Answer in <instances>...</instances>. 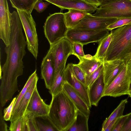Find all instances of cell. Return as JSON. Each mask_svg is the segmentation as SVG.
<instances>
[{"label":"cell","instance_id":"24","mask_svg":"<svg viewBox=\"0 0 131 131\" xmlns=\"http://www.w3.org/2000/svg\"><path fill=\"white\" fill-rule=\"evenodd\" d=\"M12 6L17 10L31 13L38 0H9Z\"/></svg>","mask_w":131,"mask_h":131},{"label":"cell","instance_id":"36","mask_svg":"<svg viewBox=\"0 0 131 131\" xmlns=\"http://www.w3.org/2000/svg\"><path fill=\"white\" fill-rule=\"evenodd\" d=\"M128 115L129 114L123 115L119 117L116 121L112 131H121Z\"/></svg>","mask_w":131,"mask_h":131},{"label":"cell","instance_id":"15","mask_svg":"<svg viewBox=\"0 0 131 131\" xmlns=\"http://www.w3.org/2000/svg\"><path fill=\"white\" fill-rule=\"evenodd\" d=\"M56 74L52 54L48 50L43 58L41 66V78L43 79L46 88L49 90L53 83Z\"/></svg>","mask_w":131,"mask_h":131},{"label":"cell","instance_id":"9","mask_svg":"<svg viewBox=\"0 0 131 131\" xmlns=\"http://www.w3.org/2000/svg\"><path fill=\"white\" fill-rule=\"evenodd\" d=\"M53 58L56 72L68 58L72 54V43L66 37L50 45L49 50Z\"/></svg>","mask_w":131,"mask_h":131},{"label":"cell","instance_id":"30","mask_svg":"<svg viewBox=\"0 0 131 131\" xmlns=\"http://www.w3.org/2000/svg\"><path fill=\"white\" fill-rule=\"evenodd\" d=\"M9 130L10 131H26L24 115L11 122Z\"/></svg>","mask_w":131,"mask_h":131},{"label":"cell","instance_id":"39","mask_svg":"<svg viewBox=\"0 0 131 131\" xmlns=\"http://www.w3.org/2000/svg\"><path fill=\"white\" fill-rule=\"evenodd\" d=\"M3 107L0 106V131H7V127L6 124L4 121L3 116L2 115V110Z\"/></svg>","mask_w":131,"mask_h":131},{"label":"cell","instance_id":"3","mask_svg":"<svg viewBox=\"0 0 131 131\" xmlns=\"http://www.w3.org/2000/svg\"><path fill=\"white\" fill-rule=\"evenodd\" d=\"M111 31L112 38L103 62L119 59L126 62L131 57V24Z\"/></svg>","mask_w":131,"mask_h":131},{"label":"cell","instance_id":"40","mask_svg":"<svg viewBox=\"0 0 131 131\" xmlns=\"http://www.w3.org/2000/svg\"><path fill=\"white\" fill-rule=\"evenodd\" d=\"M119 118L115 119L111 121L105 128L104 131H112L116 121Z\"/></svg>","mask_w":131,"mask_h":131},{"label":"cell","instance_id":"32","mask_svg":"<svg viewBox=\"0 0 131 131\" xmlns=\"http://www.w3.org/2000/svg\"><path fill=\"white\" fill-rule=\"evenodd\" d=\"M131 24V17H124L118 19L108 26L107 29L111 31L117 28Z\"/></svg>","mask_w":131,"mask_h":131},{"label":"cell","instance_id":"23","mask_svg":"<svg viewBox=\"0 0 131 131\" xmlns=\"http://www.w3.org/2000/svg\"><path fill=\"white\" fill-rule=\"evenodd\" d=\"M128 102L126 99L122 100L119 104L110 115L104 121L102 126V131H104L109 123L114 119L122 116L126 104Z\"/></svg>","mask_w":131,"mask_h":131},{"label":"cell","instance_id":"28","mask_svg":"<svg viewBox=\"0 0 131 131\" xmlns=\"http://www.w3.org/2000/svg\"><path fill=\"white\" fill-rule=\"evenodd\" d=\"M37 75V70L36 69L34 71L29 77L23 89L16 98L12 115L15 112L21 99L26 93L30 85Z\"/></svg>","mask_w":131,"mask_h":131},{"label":"cell","instance_id":"17","mask_svg":"<svg viewBox=\"0 0 131 131\" xmlns=\"http://www.w3.org/2000/svg\"><path fill=\"white\" fill-rule=\"evenodd\" d=\"M63 90L74 103L79 112L89 118L90 108L80 95L66 81L63 85Z\"/></svg>","mask_w":131,"mask_h":131},{"label":"cell","instance_id":"2","mask_svg":"<svg viewBox=\"0 0 131 131\" xmlns=\"http://www.w3.org/2000/svg\"><path fill=\"white\" fill-rule=\"evenodd\" d=\"M48 117L59 131H68L76 120L78 111L63 91L52 97Z\"/></svg>","mask_w":131,"mask_h":131},{"label":"cell","instance_id":"21","mask_svg":"<svg viewBox=\"0 0 131 131\" xmlns=\"http://www.w3.org/2000/svg\"><path fill=\"white\" fill-rule=\"evenodd\" d=\"M66 62L64 63L56 72L53 83L49 89V92L53 97L62 91L66 81L65 69Z\"/></svg>","mask_w":131,"mask_h":131},{"label":"cell","instance_id":"6","mask_svg":"<svg viewBox=\"0 0 131 131\" xmlns=\"http://www.w3.org/2000/svg\"><path fill=\"white\" fill-rule=\"evenodd\" d=\"M17 10L25 33L27 49L37 59L38 52V40L36 23L31 13L24 10Z\"/></svg>","mask_w":131,"mask_h":131},{"label":"cell","instance_id":"37","mask_svg":"<svg viewBox=\"0 0 131 131\" xmlns=\"http://www.w3.org/2000/svg\"><path fill=\"white\" fill-rule=\"evenodd\" d=\"M50 3L47 1V2H44L42 1V0H38L35 4L34 9L39 13H42L47 7Z\"/></svg>","mask_w":131,"mask_h":131},{"label":"cell","instance_id":"5","mask_svg":"<svg viewBox=\"0 0 131 131\" xmlns=\"http://www.w3.org/2000/svg\"><path fill=\"white\" fill-rule=\"evenodd\" d=\"M131 83V66L126 63L113 81L105 89L103 97H117L128 95Z\"/></svg>","mask_w":131,"mask_h":131},{"label":"cell","instance_id":"25","mask_svg":"<svg viewBox=\"0 0 131 131\" xmlns=\"http://www.w3.org/2000/svg\"><path fill=\"white\" fill-rule=\"evenodd\" d=\"M112 33L111 32L100 42L96 53L94 55L99 59L103 60L112 38Z\"/></svg>","mask_w":131,"mask_h":131},{"label":"cell","instance_id":"47","mask_svg":"<svg viewBox=\"0 0 131 131\" xmlns=\"http://www.w3.org/2000/svg\"></svg>","mask_w":131,"mask_h":131},{"label":"cell","instance_id":"34","mask_svg":"<svg viewBox=\"0 0 131 131\" xmlns=\"http://www.w3.org/2000/svg\"><path fill=\"white\" fill-rule=\"evenodd\" d=\"M72 68L74 74L77 78L86 85V75L84 72L77 64L73 63Z\"/></svg>","mask_w":131,"mask_h":131},{"label":"cell","instance_id":"46","mask_svg":"<svg viewBox=\"0 0 131 131\" xmlns=\"http://www.w3.org/2000/svg\"><path fill=\"white\" fill-rule=\"evenodd\" d=\"M131 2V0H129Z\"/></svg>","mask_w":131,"mask_h":131},{"label":"cell","instance_id":"7","mask_svg":"<svg viewBox=\"0 0 131 131\" xmlns=\"http://www.w3.org/2000/svg\"><path fill=\"white\" fill-rule=\"evenodd\" d=\"M92 15L118 19L131 17V2L129 0H118L100 6Z\"/></svg>","mask_w":131,"mask_h":131},{"label":"cell","instance_id":"11","mask_svg":"<svg viewBox=\"0 0 131 131\" xmlns=\"http://www.w3.org/2000/svg\"><path fill=\"white\" fill-rule=\"evenodd\" d=\"M10 14L7 0H0V38L6 46L9 43Z\"/></svg>","mask_w":131,"mask_h":131},{"label":"cell","instance_id":"16","mask_svg":"<svg viewBox=\"0 0 131 131\" xmlns=\"http://www.w3.org/2000/svg\"><path fill=\"white\" fill-rule=\"evenodd\" d=\"M126 63L124 61L119 59L103 62L105 89L119 73Z\"/></svg>","mask_w":131,"mask_h":131},{"label":"cell","instance_id":"13","mask_svg":"<svg viewBox=\"0 0 131 131\" xmlns=\"http://www.w3.org/2000/svg\"><path fill=\"white\" fill-rule=\"evenodd\" d=\"M60 8L80 10L91 14L97 9L96 6L81 0H45Z\"/></svg>","mask_w":131,"mask_h":131},{"label":"cell","instance_id":"12","mask_svg":"<svg viewBox=\"0 0 131 131\" xmlns=\"http://www.w3.org/2000/svg\"><path fill=\"white\" fill-rule=\"evenodd\" d=\"M72 63H68L65 69L66 81L80 95L88 106L91 107L88 93V88L75 77L72 68Z\"/></svg>","mask_w":131,"mask_h":131},{"label":"cell","instance_id":"27","mask_svg":"<svg viewBox=\"0 0 131 131\" xmlns=\"http://www.w3.org/2000/svg\"><path fill=\"white\" fill-rule=\"evenodd\" d=\"M35 119L39 131H58L48 115L36 117Z\"/></svg>","mask_w":131,"mask_h":131},{"label":"cell","instance_id":"1","mask_svg":"<svg viewBox=\"0 0 131 131\" xmlns=\"http://www.w3.org/2000/svg\"><path fill=\"white\" fill-rule=\"evenodd\" d=\"M10 14L9 43L5 46L6 59L1 69L0 101L4 103L11 100L18 90L17 78L23 74V59L26 53V40L18 13L14 11Z\"/></svg>","mask_w":131,"mask_h":131},{"label":"cell","instance_id":"14","mask_svg":"<svg viewBox=\"0 0 131 131\" xmlns=\"http://www.w3.org/2000/svg\"><path fill=\"white\" fill-rule=\"evenodd\" d=\"M50 107V104H47L42 99L37 87L32 93L25 113H30L35 117L48 115Z\"/></svg>","mask_w":131,"mask_h":131},{"label":"cell","instance_id":"10","mask_svg":"<svg viewBox=\"0 0 131 131\" xmlns=\"http://www.w3.org/2000/svg\"><path fill=\"white\" fill-rule=\"evenodd\" d=\"M117 18H106L93 16L88 14L73 28L94 30H102L115 21Z\"/></svg>","mask_w":131,"mask_h":131},{"label":"cell","instance_id":"18","mask_svg":"<svg viewBox=\"0 0 131 131\" xmlns=\"http://www.w3.org/2000/svg\"><path fill=\"white\" fill-rule=\"evenodd\" d=\"M38 78L37 76L30 85L26 93L20 102L13 114L12 115L10 122L14 121L24 116L29 102L32 93L37 87Z\"/></svg>","mask_w":131,"mask_h":131},{"label":"cell","instance_id":"38","mask_svg":"<svg viewBox=\"0 0 131 131\" xmlns=\"http://www.w3.org/2000/svg\"><path fill=\"white\" fill-rule=\"evenodd\" d=\"M121 131H131V112L129 113L128 116Z\"/></svg>","mask_w":131,"mask_h":131},{"label":"cell","instance_id":"29","mask_svg":"<svg viewBox=\"0 0 131 131\" xmlns=\"http://www.w3.org/2000/svg\"><path fill=\"white\" fill-rule=\"evenodd\" d=\"M26 131H39L35 119V117L30 113L24 115Z\"/></svg>","mask_w":131,"mask_h":131},{"label":"cell","instance_id":"44","mask_svg":"<svg viewBox=\"0 0 131 131\" xmlns=\"http://www.w3.org/2000/svg\"><path fill=\"white\" fill-rule=\"evenodd\" d=\"M129 94H131V83L130 84V86H129Z\"/></svg>","mask_w":131,"mask_h":131},{"label":"cell","instance_id":"31","mask_svg":"<svg viewBox=\"0 0 131 131\" xmlns=\"http://www.w3.org/2000/svg\"><path fill=\"white\" fill-rule=\"evenodd\" d=\"M104 70L103 63L91 74L86 76L85 84L89 88L96 80Z\"/></svg>","mask_w":131,"mask_h":131},{"label":"cell","instance_id":"45","mask_svg":"<svg viewBox=\"0 0 131 131\" xmlns=\"http://www.w3.org/2000/svg\"><path fill=\"white\" fill-rule=\"evenodd\" d=\"M131 98V94H129L128 95Z\"/></svg>","mask_w":131,"mask_h":131},{"label":"cell","instance_id":"22","mask_svg":"<svg viewBox=\"0 0 131 131\" xmlns=\"http://www.w3.org/2000/svg\"><path fill=\"white\" fill-rule=\"evenodd\" d=\"M68 12L64 13L67 26L68 28H73L88 14L78 10L70 9Z\"/></svg>","mask_w":131,"mask_h":131},{"label":"cell","instance_id":"35","mask_svg":"<svg viewBox=\"0 0 131 131\" xmlns=\"http://www.w3.org/2000/svg\"><path fill=\"white\" fill-rule=\"evenodd\" d=\"M16 99V97L14 98L9 106L4 109L3 116L5 121H10Z\"/></svg>","mask_w":131,"mask_h":131},{"label":"cell","instance_id":"8","mask_svg":"<svg viewBox=\"0 0 131 131\" xmlns=\"http://www.w3.org/2000/svg\"><path fill=\"white\" fill-rule=\"evenodd\" d=\"M106 29L102 30L69 28L66 37L72 43L75 42L83 45L89 43L100 42L109 33Z\"/></svg>","mask_w":131,"mask_h":131},{"label":"cell","instance_id":"43","mask_svg":"<svg viewBox=\"0 0 131 131\" xmlns=\"http://www.w3.org/2000/svg\"><path fill=\"white\" fill-rule=\"evenodd\" d=\"M126 63H127L131 66V57L126 62Z\"/></svg>","mask_w":131,"mask_h":131},{"label":"cell","instance_id":"41","mask_svg":"<svg viewBox=\"0 0 131 131\" xmlns=\"http://www.w3.org/2000/svg\"><path fill=\"white\" fill-rule=\"evenodd\" d=\"M89 4L94 5L97 7L100 6V4L97 0H83Z\"/></svg>","mask_w":131,"mask_h":131},{"label":"cell","instance_id":"4","mask_svg":"<svg viewBox=\"0 0 131 131\" xmlns=\"http://www.w3.org/2000/svg\"><path fill=\"white\" fill-rule=\"evenodd\" d=\"M43 28L45 37L50 45L66 37L69 29L66 23L64 13L61 12L50 14Z\"/></svg>","mask_w":131,"mask_h":131},{"label":"cell","instance_id":"20","mask_svg":"<svg viewBox=\"0 0 131 131\" xmlns=\"http://www.w3.org/2000/svg\"><path fill=\"white\" fill-rule=\"evenodd\" d=\"M79 60V62L77 64L84 72L86 76L92 73L103 63V60L89 54L85 55Z\"/></svg>","mask_w":131,"mask_h":131},{"label":"cell","instance_id":"33","mask_svg":"<svg viewBox=\"0 0 131 131\" xmlns=\"http://www.w3.org/2000/svg\"><path fill=\"white\" fill-rule=\"evenodd\" d=\"M83 45L81 43L75 42L72 43V54L75 56L79 59L84 57Z\"/></svg>","mask_w":131,"mask_h":131},{"label":"cell","instance_id":"19","mask_svg":"<svg viewBox=\"0 0 131 131\" xmlns=\"http://www.w3.org/2000/svg\"><path fill=\"white\" fill-rule=\"evenodd\" d=\"M103 71L92 85L88 88L89 97L91 105L97 106L105 89Z\"/></svg>","mask_w":131,"mask_h":131},{"label":"cell","instance_id":"42","mask_svg":"<svg viewBox=\"0 0 131 131\" xmlns=\"http://www.w3.org/2000/svg\"><path fill=\"white\" fill-rule=\"evenodd\" d=\"M100 4V6L111 3L118 0H97Z\"/></svg>","mask_w":131,"mask_h":131},{"label":"cell","instance_id":"26","mask_svg":"<svg viewBox=\"0 0 131 131\" xmlns=\"http://www.w3.org/2000/svg\"><path fill=\"white\" fill-rule=\"evenodd\" d=\"M89 118L78 112L76 120L68 131H88Z\"/></svg>","mask_w":131,"mask_h":131}]
</instances>
